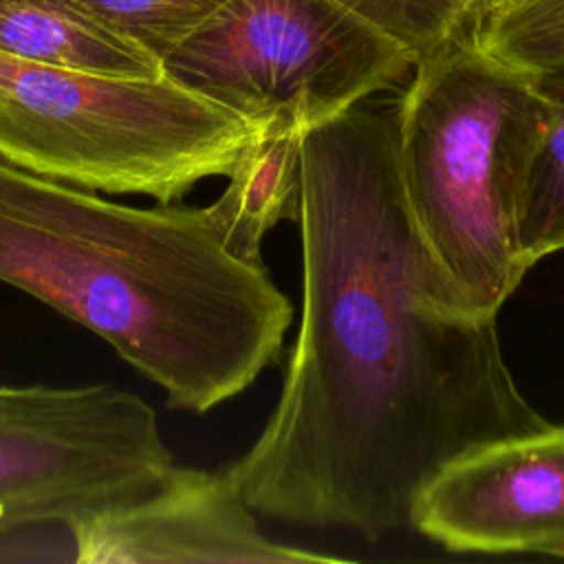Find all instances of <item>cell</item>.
<instances>
[{"label":"cell","mask_w":564,"mask_h":564,"mask_svg":"<svg viewBox=\"0 0 564 564\" xmlns=\"http://www.w3.org/2000/svg\"><path fill=\"white\" fill-rule=\"evenodd\" d=\"M394 99L302 134V313L278 401L225 478L264 518L377 540L410 527L456 456L549 421L520 392L496 315L449 286L412 220Z\"/></svg>","instance_id":"obj_1"},{"label":"cell","mask_w":564,"mask_h":564,"mask_svg":"<svg viewBox=\"0 0 564 564\" xmlns=\"http://www.w3.org/2000/svg\"><path fill=\"white\" fill-rule=\"evenodd\" d=\"M0 282L101 337L174 410L205 414L278 364L291 300L205 207H130L0 159Z\"/></svg>","instance_id":"obj_2"},{"label":"cell","mask_w":564,"mask_h":564,"mask_svg":"<svg viewBox=\"0 0 564 564\" xmlns=\"http://www.w3.org/2000/svg\"><path fill=\"white\" fill-rule=\"evenodd\" d=\"M549 115L538 77L485 51L471 29L421 57L399 95L397 154L412 220L476 313L498 315L531 269L518 218Z\"/></svg>","instance_id":"obj_3"},{"label":"cell","mask_w":564,"mask_h":564,"mask_svg":"<svg viewBox=\"0 0 564 564\" xmlns=\"http://www.w3.org/2000/svg\"><path fill=\"white\" fill-rule=\"evenodd\" d=\"M253 132L165 73L110 77L0 51V159L62 183L176 203L227 176Z\"/></svg>","instance_id":"obj_4"},{"label":"cell","mask_w":564,"mask_h":564,"mask_svg":"<svg viewBox=\"0 0 564 564\" xmlns=\"http://www.w3.org/2000/svg\"><path fill=\"white\" fill-rule=\"evenodd\" d=\"M414 64L337 0H225L163 57V73L253 128L311 130L394 88Z\"/></svg>","instance_id":"obj_5"},{"label":"cell","mask_w":564,"mask_h":564,"mask_svg":"<svg viewBox=\"0 0 564 564\" xmlns=\"http://www.w3.org/2000/svg\"><path fill=\"white\" fill-rule=\"evenodd\" d=\"M172 467L154 408L130 390L0 386V546L143 498Z\"/></svg>","instance_id":"obj_6"},{"label":"cell","mask_w":564,"mask_h":564,"mask_svg":"<svg viewBox=\"0 0 564 564\" xmlns=\"http://www.w3.org/2000/svg\"><path fill=\"white\" fill-rule=\"evenodd\" d=\"M410 527L452 553H546L564 540V425L456 456L419 491Z\"/></svg>","instance_id":"obj_7"},{"label":"cell","mask_w":564,"mask_h":564,"mask_svg":"<svg viewBox=\"0 0 564 564\" xmlns=\"http://www.w3.org/2000/svg\"><path fill=\"white\" fill-rule=\"evenodd\" d=\"M256 516L223 471L212 474L174 463L156 491L73 522L68 527L73 562H339V557L269 538Z\"/></svg>","instance_id":"obj_8"},{"label":"cell","mask_w":564,"mask_h":564,"mask_svg":"<svg viewBox=\"0 0 564 564\" xmlns=\"http://www.w3.org/2000/svg\"><path fill=\"white\" fill-rule=\"evenodd\" d=\"M304 130L269 123L256 128L236 159L223 194L205 207L223 247L240 262L267 269L262 240L282 220L297 223L302 200Z\"/></svg>","instance_id":"obj_9"},{"label":"cell","mask_w":564,"mask_h":564,"mask_svg":"<svg viewBox=\"0 0 564 564\" xmlns=\"http://www.w3.org/2000/svg\"><path fill=\"white\" fill-rule=\"evenodd\" d=\"M0 51L95 75H163L161 57L145 46L48 0H0Z\"/></svg>","instance_id":"obj_10"},{"label":"cell","mask_w":564,"mask_h":564,"mask_svg":"<svg viewBox=\"0 0 564 564\" xmlns=\"http://www.w3.org/2000/svg\"><path fill=\"white\" fill-rule=\"evenodd\" d=\"M551 115L529 163L518 238L529 267L564 249V70L538 73Z\"/></svg>","instance_id":"obj_11"},{"label":"cell","mask_w":564,"mask_h":564,"mask_svg":"<svg viewBox=\"0 0 564 564\" xmlns=\"http://www.w3.org/2000/svg\"><path fill=\"white\" fill-rule=\"evenodd\" d=\"M491 55L529 70H564V0H509L471 26Z\"/></svg>","instance_id":"obj_12"},{"label":"cell","mask_w":564,"mask_h":564,"mask_svg":"<svg viewBox=\"0 0 564 564\" xmlns=\"http://www.w3.org/2000/svg\"><path fill=\"white\" fill-rule=\"evenodd\" d=\"M163 57L225 0H48Z\"/></svg>","instance_id":"obj_13"},{"label":"cell","mask_w":564,"mask_h":564,"mask_svg":"<svg viewBox=\"0 0 564 564\" xmlns=\"http://www.w3.org/2000/svg\"><path fill=\"white\" fill-rule=\"evenodd\" d=\"M405 46L414 59L471 29L469 0H337Z\"/></svg>","instance_id":"obj_14"},{"label":"cell","mask_w":564,"mask_h":564,"mask_svg":"<svg viewBox=\"0 0 564 564\" xmlns=\"http://www.w3.org/2000/svg\"><path fill=\"white\" fill-rule=\"evenodd\" d=\"M471 2V26L482 20L485 15H489L491 11H496L498 7L507 4L509 0H469Z\"/></svg>","instance_id":"obj_15"},{"label":"cell","mask_w":564,"mask_h":564,"mask_svg":"<svg viewBox=\"0 0 564 564\" xmlns=\"http://www.w3.org/2000/svg\"><path fill=\"white\" fill-rule=\"evenodd\" d=\"M546 555L564 557V540H562V542H557V544H553V546H549V549H546Z\"/></svg>","instance_id":"obj_16"}]
</instances>
